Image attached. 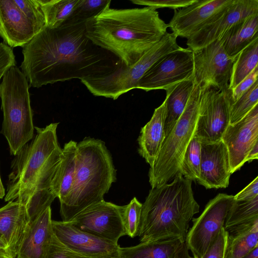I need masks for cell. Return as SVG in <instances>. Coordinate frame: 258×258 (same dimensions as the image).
I'll return each mask as SVG.
<instances>
[{
	"instance_id": "cell-1",
	"label": "cell",
	"mask_w": 258,
	"mask_h": 258,
	"mask_svg": "<svg viewBox=\"0 0 258 258\" xmlns=\"http://www.w3.org/2000/svg\"><path fill=\"white\" fill-rule=\"evenodd\" d=\"M20 68L30 86L109 74L123 64L112 53L94 44L85 34V23L45 27L23 47Z\"/></svg>"
},
{
	"instance_id": "cell-2",
	"label": "cell",
	"mask_w": 258,
	"mask_h": 258,
	"mask_svg": "<svg viewBox=\"0 0 258 258\" xmlns=\"http://www.w3.org/2000/svg\"><path fill=\"white\" fill-rule=\"evenodd\" d=\"M58 123L35 127L36 135L18 153L9 176L6 202L15 200L26 208L28 222L34 219L56 198L50 191L54 172L61 160L62 149L57 140Z\"/></svg>"
},
{
	"instance_id": "cell-3",
	"label": "cell",
	"mask_w": 258,
	"mask_h": 258,
	"mask_svg": "<svg viewBox=\"0 0 258 258\" xmlns=\"http://www.w3.org/2000/svg\"><path fill=\"white\" fill-rule=\"evenodd\" d=\"M167 28L151 7L108 8L85 23V34L94 44L130 67L161 39Z\"/></svg>"
},
{
	"instance_id": "cell-4",
	"label": "cell",
	"mask_w": 258,
	"mask_h": 258,
	"mask_svg": "<svg viewBox=\"0 0 258 258\" xmlns=\"http://www.w3.org/2000/svg\"><path fill=\"white\" fill-rule=\"evenodd\" d=\"M192 181L178 173L171 183L151 188L142 204L137 235L141 242L175 238L185 241L189 222L200 209Z\"/></svg>"
},
{
	"instance_id": "cell-5",
	"label": "cell",
	"mask_w": 258,
	"mask_h": 258,
	"mask_svg": "<svg viewBox=\"0 0 258 258\" xmlns=\"http://www.w3.org/2000/svg\"><path fill=\"white\" fill-rule=\"evenodd\" d=\"M116 180V170L105 143L86 137L77 145V159L71 192L60 204L62 221H70L89 206L104 200Z\"/></svg>"
},
{
	"instance_id": "cell-6",
	"label": "cell",
	"mask_w": 258,
	"mask_h": 258,
	"mask_svg": "<svg viewBox=\"0 0 258 258\" xmlns=\"http://www.w3.org/2000/svg\"><path fill=\"white\" fill-rule=\"evenodd\" d=\"M0 83L3 122L1 133L6 138L10 152L17 155L33 137V114L28 80L20 69L11 67Z\"/></svg>"
},
{
	"instance_id": "cell-7",
	"label": "cell",
	"mask_w": 258,
	"mask_h": 258,
	"mask_svg": "<svg viewBox=\"0 0 258 258\" xmlns=\"http://www.w3.org/2000/svg\"><path fill=\"white\" fill-rule=\"evenodd\" d=\"M201 90L194 87L180 118L165 137L158 155L150 166L148 176L152 187L167 183L178 173L184 153L195 136Z\"/></svg>"
},
{
	"instance_id": "cell-8",
	"label": "cell",
	"mask_w": 258,
	"mask_h": 258,
	"mask_svg": "<svg viewBox=\"0 0 258 258\" xmlns=\"http://www.w3.org/2000/svg\"><path fill=\"white\" fill-rule=\"evenodd\" d=\"M177 36L168 33L135 64L130 67L122 64L112 72L100 77L85 79L81 82L95 96L116 100L121 95L136 89L146 72L160 58L178 48Z\"/></svg>"
},
{
	"instance_id": "cell-9",
	"label": "cell",
	"mask_w": 258,
	"mask_h": 258,
	"mask_svg": "<svg viewBox=\"0 0 258 258\" xmlns=\"http://www.w3.org/2000/svg\"><path fill=\"white\" fill-rule=\"evenodd\" d=\"M234 196L219 194L206 205L202 214L192 220L185 242L195 258H202L224 227L227 214L234 202Z\"/></svg>"
},
{
	"instance_id": "cell-10",
	"label": "cell",
	"mask_w": 258,
	"mask_h": 258,
	"mask_svg": "<svg viewBox=\"0 0 258 258\" xmlns=\"http://www.w3.org/2000/svg\"><path fill=\"white\" fill-rule=\"evenodd\" d=\"M194 83L201 90L214 88L221 91L228 90L235 58L229 57L220 40L192 51Z\"/></svg>"
},
{
	"instance_id": "cell-11",
	"label": "cell",
	"mask_w": 258,
	"mask_h": 258,
	"mask_svg": "<svg viewBox=\"0 0 258 258\" xmlns=\"http://www.w3.org/2000/svg\"><path fill=\"white\" fill-rule=\"evenodd\" d=\"M194 78L192 51L179 47L160 58L143 75L136 89L167 90Z\"/></svg>"
},
{
	"instance_id": "cell-12",
	"label": "cell",
	"mask_w": 258,
	"mask_h": 258,
	"mask_svg": "<svg viewBox=\"0 0 258 258\" xmlns=\"http://www.w3.org/2000/svg\"><path fill=\"white\" fill-rule=\"evenodd\" d=\"M229 89L214 88L201 90L199 114L195 136L203 143L221 140L229 124L230 100Z\"/></svg>"
},
{
	"instance_id": "cell-13",
	"label": "cell",
	"mask_w": 258,
	"mask_h": 258,
	"mask_svg": "<svg viewBox=\"0 0 258 258\" xmlns=\"http://www.w3.org/2000/svg\"><path fill=\"white\" fill-rule=\"evenodd\" d=\"M123 207L103 200L84 209L69 222L82 231L118 243L125 235Z\"/></svg>"
},
{
	"instance_id": "cell-14",
	"label": "cell",
	"mask_w": 258,
	"mask_h": 258,
	"mask_svg": "<svg viewBox=\"0 0 258 258\" xmlns=\"http://www.w3.org/2000/svg\"><path fill=\"white\" fill-rule=\"evenodd\" d=\"M256 14L258 0H234L187 39V48L194 51L219 40L235 25Z\"/></svg>"
},
{
	"instance_id": "cell-15",
	"label": "cell",
	"mask_w": 258,
	"mask_h": 258,
	"mask_svg": "<svg viewBox=\"0 0 258 258\" xmlns=\"http://www.w3.org/2000/svg\"><path fill=\"white\" fill-rule=\"evenodd\" d=\"M52 227L60 242L87 258H120L118 243L82 231L69 221L52 220Z\"/></svg>"
},
{
	"instance_id": "cell-16",
	"label": "cell",
	"mask_w": 258,
	"mask_h": 258,
	"mask_svg": "<svg viewBox=\"0 0 258 258\" xmlns=\"http://www.w3.org/2000/svg\"><path fill=\"white\" fill-rule=\"evenodd\" d=\"M221 139L227 147L233 173L246 162L248 153L258 143V105L239 121L229 124Z\"/></svg>"
},
{
	"instance_id": "cell-17",
	"label": "cell",
	"mask_w": 258,
	"mask_h": 258,
	"mask_svg": "<svg viewBox=\"0 0 258 258\" xmlns=\"http://www.w3.org/2000/svg\"><path fill=\"white\" fill-rule=\"evenodd\" d=\"M45 27L26 15L14 0H0V37L11 48H22Z\"/></svg>"
},
{
	"instance_id": "cell-18",
	"label": "cell",
	"mask_w": 258,
	"mask_h": 258,
	"mask_svg": "<svg viewBox=\"0 0 258 258\" xmlns=\"http://www.w3.org/2000/svg\"><path fill=\"white\" fill-rule=\"evenodd\" d=\"M234 0H196L178 11L167 24L177 37L188 39Z\"/></svg>"
},
{
	"instance_id": "cell-19",
	"label": "cell",
	"mask_w": 258,
	"mask_h": 258,
	"mask_svg": "<svg viewBox=\"0 0 258 258\" xmlns=\"http://www.w3.org/2000/svg\"><path fill=\"white\" fill-rule=\"evenodd\" d=\"M231 174L228 150L222 139L201 142L199 184L207 189L226 188Z\"/></svg>"
},
{
	"instance_id": "cell-20",
	"label": "cell",
	"mask_w": 258,
	"mask_h": 258,
	"mask_svg": "<svg viewBox=\"0 0 258 258\" xmlns=\"http://www.w3.org/2000/svg\"><path fill=\"white\" fill-rule=\"evenodd\" d=\"M53 234L50 206L28 222L16 257L44 258Z\"/></svg>"
},
{
	"instance_id": "cell-21",
	"label": "cell",
	"mask_w": 258,
	"mask_h": 258,
	"mask_svg": "<svg viewBox=\"0 0 258 258\" xmlns=\"http://www.w3.org/2000/svg\"><path fill=\"white\" fill-rule=\"evenodd\" d=\"M28 223L25 206L16 201H10L0 208V239L7 245L13 258Z\"/></svg>"
},
{
	"instance_id": "cell-22",
	"label": "cell",
	"mask_w": 258,
	"mask_h": 258,
	"mask_svg": "<svg viewBox=\"0 0 258 258\" xmlns=\"http://www.w3.org/2000/svg\"><path fill=\"white\" fill-rule=\"evenodd\" d=\"M166 100L155 109L150 120L142 128L138 139V152L151 166L156 160L165 137L164 123Z\"/></svg>"
},
{
	"instance_id": "cell-23",
	"label": "cell",
	"mask_w": 258,
	"mask_h": 258,
	"mask_svg": "<svg viewBox=\"0 0 258 258\" xmlns=\"http://www.w3.org/2000/svg\"><path fill=\"white\" fill-rule=\"evenodd\" d=\"M77 143L70 141L62 149V157L53 175L49 190L58 198L60 204L69 196L72 190L76 172Z\"/></svg>"
},
{
	"instance_id": "cell-24",
	"label": "cell",
	"mask_w": 258,
	"mask_h": 258,
	"mask_svg": "<svg viewBox=\"0 0 258 258\" xmlns=\"http://www.w3.org/2000/svg\"><path fill=\"white\" fill-rule=\"evenodd\" d=\"M258 38V14L236 24L219 40L226 54L235 58L253 40Z\"/></svg>"
},
{
	"instance_id": "cell-25",
	"label": "cell",
	"mask_w": 258,
	"mask_h": 258,
	"mask_svg": "<svg viewBox=\"0 0 258 258\" xmlns=\"http://www.w3.org/2000/svg\"><path fill=\"white\" fill-rule=\"evenodd\" d=\"M194 87L193 79L181 82L166 90V116L164 123L166 137L183 112Z\"/></svg>"
},
{
	"instance_id": "cell-26",
	"label": "cell",
	"mask_w": 258,
	"mask_h": 258,
	"mask_svg": "<svg viewBox=\"0 0 258 258\" xmlns=\"http://www.w3.org/2000/svg\"><path fill=\"white\" fill-rule=\"evenodd\" d=\"M178 239L143 242L130 247H120V258H175L182 243Z\"/></svg>"
},
{
	"instance_id": "cell-27",
	"label": "cell",
	"mask_w": 258,
	"mask_h": 258,
	"mask_svg": "<svg viewBox=\"0 0 258 258\" xmlns=\"http://www.w3.org/2000/svg\"><path fill=\"white\" fill-rule=\"evenodd\" d=\"M258 246V219L228 232L225 258H242Z\"/></svg>"
},
{
	"instance_id": "cell-28",
	"label": "cell",
	"mask_w": 258,
	"mask_h": 258,
	"mask_svg": "<svg viewBox=\"0 0 258 258\" xmlns=\"http://www.w3.org/2000/svg\"><path fill=\"white\" fill-rule=\"evenodd\" d=\"M258 38L236 57L233 64L228 89L232 90L258 66Z\"/></svg>"
},
{
	"instance_id": "cell-29",
	"label": "cell",
	"mask_w": 258,
	"mask_h": 258,
	"mask_svg": "<svg viewBox=\"0 0 258 258\" xmlns=\"http://www.w3.org/2000/svg\"><path fill=\"white\" fill-rule=\"evenodd\" d=\"M43 12L46 27L62 26L72 15L79 0H38Z\"/></svg>"
},
{
	"instance_id": "cell-30",
	"label": "cell",
	"mask_w": 258,
	"mask_h": 258,
	"mask_svg": "<svg viewBox=\"0 0 258 258\" xmlns=\"http://www.w3.org/2000/svg\"><path fill=\"white\" fill-rule=\"evenodd\" d=\"M258 219V196L247 201H234L224 227L228 232Z\"/></svg>"
},
{
	"instance_id": "cell-31",
	"label": "cell",
	"mask_w": 258,
	"mask_h": 258,
	"mask_svg": "<svg viewBox=\"0 0 258 258\" xmlns=\"http://www.w3.org/2000/svg\"><path fill=\"white\" fill-rule=\"evenodd\" d=\"M201 161V142L194 136L184 153L178 173L186 179L197 180L200 175Z\"/></svg>"
},
{
	"instance_id": "cell-32",
	"label": "cell",
	"mask_w": 258,
	"mask_h": 258,
	"mask_svg": "<svg viewBox=\"0 0 258 258\" xmlns=\"http://www.w3.org/2000/svg\"><path fill=\"white\" fill-rule=\"evenodd\" d=\"M111 3L110 0H79L72 15L63 24L86 23L110 8Z\"/></svg>"
},
{
	"instance_id": "cell-33",
	"label": "cell",
	"mask_w": 258,
	"mask_h": 258,
	"mask_svg": "<svg viewBox=\"0 0 258 258\" xmlns=\"http://www.w3.org/2000/svg\"><path fill=\"white\" fill-rule=\"evenodd\" d=\"M258 103V82L252 86L230 107L229 124L242 119Z\"/></svg>"
},
{
	"instance_id": "cell-34",
	"label": "cell",
	"mask_w": 258,
	"mask_h": 258,
	"mask_svg": "<svg viewBox=\"0 0 258 258\" xmlns=\"http://www.w3.org/2000/svg\"><path fill=\"white\" fill-rule=\"evenodd\" d=\"M142 209V204L136 197L124 206L122 219L125 235L131 238L138 235Z\"/></svg>"
},
{
	"instance_id": "cell-35",
	"label": "cell",
	"mask_w": 258,
	"mask_h": 258,
	"mask_svg": "<svg viewBox=\"0 0 258 258\" xmlns=\"http://www.w3.org/2000/svg\"><path fill=\"white\" fill-rule=\"evenodd\" d=\"M44 258H87L74 251L60 242L54 233Z\"/></svg>"
},
{
	"instance_id": "cell-36",
	"label": "cell",
	"mask_w": 258,
	"mask_h": 258,
	"mask_svg": "<svg viewBox=\"0 0 258 258\" xmlns=\"http://www.w3.org/2000/svg\"><path fill=\"white\" fill-rule=\"evenodd\" d=\"M17 6L29 18L46 27L44 16L38 0H14Z\"/></svg>"
},
{
	"instance_id": "cell-37",
	"label": "cell",
	"mask_w": 258,
	"mask_h": 258,
	"mask_svg": "<svg viewBox=\"0 0 258 258\" xmlns=\"http://www.w3.org/2000/svg\"><path fill=\"white\" fill-rule=\"evenodd\" d=\"M228 232L223 227L202 258H225Z\"/></svg>"
},
{
	"instance_id": "cell-38",
	"label": "cell",
	"mask_w": 258,
	"mask_h": 258,
	"mask_svg": "<svg viewBox=\"0 0 258 258\" xmlns=\"http://www.w3.org/2000/svg\"><path fill=\"white\" fill-rule=\"evenodd\" d=\"M196 0H132L136 5L146 6L155 10L161 8H168L176 10L179 8L187 7Z\"/></svg>"
},
{
	"instance_id": "cell-39",
	"label": "cell",
	"mask_w": 258,
	"mask_h": 258,
	"mask_svg": "<svg viewBox=\"0 0 258 258\" xmlns=\"http://www.w3.org/2000/svg\"><path fill=\"white\" fill-rule=\"evenodd\" d=\"M257 77L258 66L235 88L231 90H229L230 91L229 98L231 103L230 105L239 99L256 81H257Z\"/></svg>"
},
{
	"instance_id": "cell-40",
	"label": "cell",
	"mask_w": 258,
	"mask_h": 258,
	"mask_svg": "<svg viewBox=\"0 0 258 258\" xmlns=\"http://www.w3.org/2000/svg\"><path fill=\"white\" fill-rule=\"evenodd\" d=\"M16 65L15 56L12 48L4 42L0 43V81L5 73Z\"/></svg>"
},
{
	"instance_id": "cell-41",
	"label": "cell",
	"mask_w": 258,
	"mask_h": 258,
	"mask_svg": "<svg viewBox=\"0 0 258 258\" xmlns=\"http://www.w3.org/2000/svg\"><path fill=\"white\" fill-rule=\"evenodd\" d=\"M258 196V177L256 176L247 186L234 196L235 201H247Z\"/></svg>"
},
{
	"instance_id": "cell-42",
	"label": "cell",
	"mask_w": 258,
	"mask_h": 258,
	"mask_svg": "<svg viewBox=\"0 0 258 258\" xmlns=\"http://www.w3.org/2000/svg\"><path fill=\"white\" fill-rule=\"evenodd\" d=\"M175 258H193L189 255V249L185 241L181 244Z\"/></svg>"
},
{
	"instance_id": "cell-43",
	"label": "cell",
	"mask_w": 258,
	"mask_h": 258,
	"mask_svg": "<svg viewBox=\"0 0 258 258\" xmlns=\"http://www.w3.org/2000/svg\"><path fill=\"white\" fill-rule=\"evenodd\" d=\"M258 159V143L256 144L248 153L246 162H251Z\"/></svg>"
},
{
	"instance_id": "cell-44",
	"label": "cell",
	"mask_w": 258,
	"mask_h": 258,
	"mask_svg": "<svg viewBox=\"0 0 258 258\" xmlns=\"http://www.w3.org/2000/svg\"><path fill=\"white\" fill-rule=\"evenodd\" d=\"M0 252L6 253L13 258L7 245L1 239H0Z\"/></svg>"
},
{
	"instance_id": "cell-45",
	"label": "cell",
	"mask_w": 258,
	"mask_h": 258,
	"mask_svg": "<svg viewBox=\"0 0 258 258\" xmlns=\"http://www.w3.org/2000/svg\"><path fill=\"white\" fill-rule=\"evenodd\" d=\"M242 258H258V246L254 248Z\"/></svg>"
},
{
	"instance_id": "cell-46",
	"label": "cell",
	"mask_w": 258,
	"mask_h": 258,
	"mask_svg": "<svg viewBox=\"0 0 258 258\" xmlns=\"http://www.w3.org/2000/svg\"><path fill=\"white\" fill-rule=\"evenodd\" d=\"M5 195V189L3 185L0 176V199H3Z\"/></svg>"
},
{
	"instance_id": "cell-47",
	"label": "cell",
	"mask_w": 258,
	"mask_h": 258,
	"mask_svg": "<svg viewBox=\"0 0 258 258\" xmlns=\"http://www.w3.org/2000/svg\"><path fill=\"white\" fill-rule=\"evenodd\" d=\"M0 258H12L8 254L0 252Z\"/></svg>"
},
{
	"instance_id": "cell-48",
	"label": "cell",
	"mask_w": 258,
	"mask_h": 258,
	"mask_svg": "<svg viewBox=\"0 0 258 258\" xmlns=\"http://www.w3.org/2000/svg\"><path fill=\"white\" fill-rule=\"evenodd\" d=\"M193 258H195V257H193Z\"/></svg>"
}]
</instances>
